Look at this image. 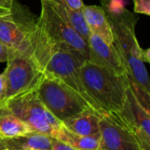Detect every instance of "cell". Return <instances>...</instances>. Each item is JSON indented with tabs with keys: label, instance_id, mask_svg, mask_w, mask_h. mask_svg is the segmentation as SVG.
Here are the masks:
<instances>
[{
	"label": "cell",
	"instance_id": "cb8c5ba5",
	"mask_svg": "<svg viewBox=\"0 0 150 150\" xmlns=\"http://www.w3.org/2000/svg\"><path fill=\"white\" fill-rule=\"evenodd\" d=\"M13 1L14 0H0V4L11 8V5H12V4H13Z\"/></svg>",
	"mask_w": 150,
	"mask_h": 150
},
{
	"label": "cell",
	"instance_id": "5bb4252c",
	"mask_svg": "<svg viewBox=\"0 0 150 150\" xmlns=\"http://www.w3.org/2000/svg\"><path fill=\"white\" fill-rule=\"evenodd\" d=\"M101 113L92 109H85L62 123L69 130L79 135L99 137V120Z\"/></svg>",
	"mask_w": 150,
	"mask_h": 150
},
{
	"label": "cell",
	"instance_id": "7402d4cb",
	"mask_svg": "<svg viewBox=\"0 0 150 150\" xmlns=\"http://www.w3.org/2000/svg\"><path fill=\"white\" fill-rule=\"evenodd\" d=\"M11 14V7H6L0 4V18H4Z\"/></svg>",
	"mask_w": 150,
	"mask_h": 150
},
{
	"label": "cell",
	"instance_id": "7c38bea8",
	"mask_svg": "<svg viewBox=\"0 0 150 150\" xmlns=\"http://www.w3.org/2000/svg\"><path fill=\"white\" fill-rule=\"evenodd\" d=\"M82 13L91 33L96 34L106 43L113 45L112 25L105 11L98 5H83Z\"/></svg>",
	"mask_w": 150,
	"mask_h": 150
},
{
	"label": "cell",
	"instance_id": "30bf717a",
	"mask_svg": "<svg viewBox=\"0 0 150 150\" xmlns=\"http://www.w3.org/2000/svg\"><path fill=\"white\" fill-rule=\"evenodd\" d=\"M99 135V150H141L134 134L112 112L100 114Z\"/></svg>",
	"mask_w": 150,
	"mask_h": 150
},
{
	"label": "cell",
	"instance_id": "9c48e42d",
	"mask_svg": "<svg viewBox=\"0 0 150 150\" xmlns=\"http://www.w3.org/2000/svg\"><path fill=\"white\" fill-rule=\"evenodd\" d=\"M113 113L134 134L140 149L150 150V112L144 109L134 95L130 85L121 110Z\"/></svg>",
	"mask_w": 150,
	"mask_h": 150
},
{
	"label": "cell",
	"instance_id": "8992f818",
	"mask_svg": "<svg viewBox=\"0 0 150 150\" xmlns=\"http://www.w3.org/2000/svg\"><path fill=\"white\" fill-rule=\"evenodd\" d=\"M37 91L46 108L61 122L85 109H91L82 98L62 82L44 73L37 86Z\"/></svg>",
	"mask_w": 150,
	"mask_h": 150
},
{
	"label": "cell",
	"instance_id": "e0dca14e",
	"mask_svg": "<svg viewBox=\"0 0 150 150\" xmlns=\"http://www.w3.org/2000/svg\"><path fill=\"white\" fill-rule=\"evenodd\" d=\"M63 143H66L77 150H99L100 139L98 136H83L75 134L65 127L62 123L54 136Z\"/></svg>",
	"mask_w": 150,
	"mask_h": 150
},
{
	"label": "cell",
	"instance_id": "ac0fdd59",
	"mask_svg": "<svg viewBox=\"0 0 150 150\" xmlns=\"http://www.w3.org/2000/svg\"><path fill=\"white\" fill-rule=\"evenodd\" d=\"M133 2H134V11L135 13L149 16L150 0H133Z\"/></svg>",
	"mask_w": 150,
	"mask_h": 150
},
{
	"label": "cell",
	"instance_id": "d6986e66",
	"mask_svg": "<svg viewBox=\"0 0 150 150\" xmlns=\"http://www.w3.org/2000/svg\"><path fill=\"white\" fill-rule=\"evenodd\" d=\"M15 54H17L14 51L8 48L0 41V62H7Z\"/></svg>",
	"mask_w": 150,
	"mask_h": 150
},
{
	"label": "cell",
	"instance_id": "7a4b0ae2",
	"mask_svg": "<svg viewBox=\"0 0 150 150\" xmlns=\"http://www.w3.org/2000/svg\"><path fill=\"white\" fill-rule=\"evenodd\" d=\"M40 2V14L35 22L33 60L54 50L66 49L88 61L87 42L47 2Z\"/></svg>",
	"mask_w": 150,
	"mask_h": 150
},
{
	"label": "cell",
	"instance_id": "3957f363",
	"mask_svg": "<svg viewBox=\"0 0 150 150\" xmlns=\"http://www.w3.org/2000/svg\"><path fill=\"white\" fill-rule=\"evenodd\" d=\"M83 89L102 112H117L123 107L129 80L86 61L80 69Z\"/></svg>",
	"mask_w": 150,
	"mask_h": 150
},
{
	"label": "cell",
	"instance_id": "6da1fadb",
	"mask_svg": "<svg viewBox=\"0 0 150 150\" xmlns=\"http://www.w3.org/2000/svg\"><path fill=\"white\" fill-rule=\"evenodd\" d=\"M111 1L100 0V3L112 25L113 46L122 61L129 82L150 94L149 77L142 58L143 49L135 32L138 18L123 6H112Z\"/></svg>",
	"mask_w": 150,
	"mask_h": 150
},
{
	"label": "cell",
	"instance_id": "ba28073f",
	"mask_svg": "<svg viewBox=\"0 0 150 150\" xmlns=\"http://www.w3.org/2000/svg\"><path fill=\"white\" fill-rule=\"evenodd\" d=\"M4 73L7 88L5 99L37 87L43 76L33 58L18 54L7 62Z\"/></svg>",
	"mask_w": 150,
	"mask_h": 150
},
{
	"label": "cell",
	"instance_id": "277c9868",
	"mask_svg": "<svg viewBox=\"0 0 150 150\" xmlns=\"http://www.w3.org/2000/svg\"><path fill=\"white\" fill-rule=\"evenodd\" d=\"M33 61L44 74L60 80L82 98L91 109L102 112L83 89L80 69L86 61L78 54L71 50L58 49Z\"/></svg>",
	"mask_w": 150,
	"mask_h": 150
},
{
	"label": "cell",
	"instance_id": "52a82bcc",
	"mask_svg": "<svg viewBox=\"0 0 150 150\" xmlns=\"http://www.w3.org/2000/svg\"><path fill=\"white\" fill-rule=\"evenodd\" d=\"M32 20V19H31ZM16 15L11 7V14L0 18V41L16 54L32 58L35 22Z\"/></svg>",
	"mask_w": 150,
	"mask_h": 150
},
{
	"label": "cell",
	"instance_id": "9a60e30c",
	"mask_svg": "<svg viewBox=\"0 0 150 150\" xmlns=\"http://www.w3.org/2000/svg\"><path fill=\"white\" fill-rule=\"evenodd\" d=\"M67 22L69 23L87 42L91 34L84 21L82 11H76L65 0H44Z\"/></svg>",
	"mask_w": 150,
	"mask_h": 150
},
{
	"label": "cell",
	"instance_id": "ffe728a7",
	"mask_svg": "<svg viewBox=\"0 0 150 150\" xmlns=\"http://www.w3.org/2000/svg\"><path fill=\"white\" fill-rule=\"evenodd\" d=\"M51 150H77L74 148H72L71 146L63 143L56 139L53 138L52 141V146H51Z\"/></svg>",
	"mask_w": 150,
	"mask_h": 150
},
{
	"label": "cell",
	"instance_id": "2e32d148",
	"mask_svg": "<svg viewBox=\"0 0 150 150\" xmlns=\"http://www.w3.org/2000/svg\"><path fill=\"white\" fill-rule=\"evenodd\" d=\"M32 131L21 120L16 117L4 104L0 103V139L17 137Z\"/></svg>",
	"mask_w": 150,
	"mask_h": 150
},
{
	"label": "cell",
	"instance_id": "5b68a950",
	"mask_svg": "<svg viewBox=\"0 0 150 150\" xmlns=\"http://www.w3.org/2000/svg\"><path fill=\"white\" fill-rule=\"evenodd\" d=\"M7 108L33 132L54 138L62 122L56 120L40 100L37 87L3 101Z\"/></svg>",
	"mask_w": 150,
	"mask_h": 150
},
{
	"label": "cell",
	"instance_id": "4fadbf2b",
	"mask_svg": "<svg viewBox=\"0 0 150 150\" xmlns=\"http://www.w3.org/2000/svg\"><path fill=\"white\" fill-rule=\"evenodd\" d=\"M53 138L38 133L30 132L10 139H0L2 150H51Z\"/></svg>",
	"mask_w": 150,
	"mask_h": 150
},
{
	"label": "cell",
	"instance_id": "8fae6325",
	"mask_svg": "<svg viewBox=\"0 0 150 150\" xmlns=\"http://www.w3.org/2000/svg\"><path fill=\"white\" fill-rule=\"evenodd\" d=\"M88 61L116 75H127L122 61L113 45L91 33L87 40Z\"/></svg>",
	"mask_w": 150,
	"mask_h": 150
},
{
	"label": "cell",
	"instance_id": "603a6c76",
	"mask_svg": "<svg viewBox=\"0 0 150 150\" xmlns=\"http://www.w3.org/2000/svg\"><path fill=\"white\" fill-rule=\"evenodd\" d=\"M142 58H143V62H150V49H143L142 52Z\"/></svg>",
	"mask_w": 150,
	"mask_h": 150
},
{
	"label": "cell",
	"instance_id": "d4e9b609",
	"mask_svg": "<svg viewBox=\"0 0 150 150\" xmlns=\"http://www.w3.org/2000/svg\"><path fill=\"white\" fill-rule=\"evenodd\" d=\"M0 150H2V149H0Z\"/></svg>",
	"mask_w": 150,
	"mask_h": 150
},
{
	"label": "cell",
	"instance_id": "44dd1931",
	"mask_svg": "<svg viewBox=\"0 0 150 150\" xmlns=\"http://www.w3.org/2000/svg\"><path fill=\"white\" fill-rule=\"evenodd\" d=\"M6 79L4 71L0 73V103L5 100L6 98Z\"/></svg>",
	"mask_w": 150,
	"mask_h": 150
}]
</instances>
